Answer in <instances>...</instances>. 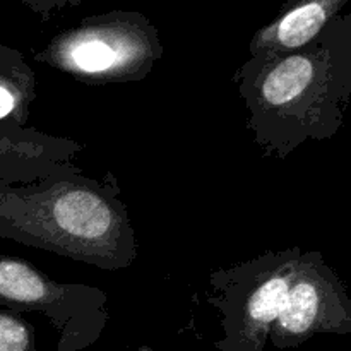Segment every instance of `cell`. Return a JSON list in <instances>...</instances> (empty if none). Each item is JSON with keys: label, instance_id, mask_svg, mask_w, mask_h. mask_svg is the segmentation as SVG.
<instances>
[{"label": "cell", "instance_id": "obj_1", "mask_svg": "<svg viewBox=\"0 0 351 351\" xmlns=\"http://www.w3.org/2000/svg\"><path fill=\"white\" fill-rule=\"evenodd\" d=\"M0 239L101 271L127 269L137 259L136 230L112 170L101 178L75 170L29 184L0 180Z\"/></svg>", "mask_w": 351, "mask_h": 351}, {"label": "cell", "instance_id": "obj_2", "mask_svg": "<svg viewBox=\"0 0 351 351\" xmlns=\"http://www.w3.org/2000/svg\"><path fill=\"white\" fill-rule=\"evenodd\" d=\"M233 82L263 156L285 160L307 141L338 132L351 96V55L324 27L293 51L250 57Z\"/></svg>", "mask_w": 351, "mask_h": 351}, {"label": "cell", "instance_id": "obj_3", "mask_svg": "<svg viewBox=\"0 0 351 351\" xmlns=\"http://www.w3.org/2000/svg\"><path fill=\"white\" fill-rule=\"evenodd\" d=\"M160 31L141 12L84 17L55 34L33 58L88 86L144 81L163 57Z\"/></svg>", "mask_w": 351, "mask_h": 351}, {"label": "cell", "instance_id": "obj_4", "mask_svg": "<svg viewBox=\"0 0 351 351\" xmlns=\"http://www.w3.org/2000/svg\"><path fill=\"white\" fill-rule=\"evenodd\" d=\"M302 249L267 250L209 273L208 304L221 315L218 351H263L280 315Z\"/></svg>", "mask_w": 351, "mask_h": 351}, {"label": "cell", "instance_id": "obj_5", "mask_svg": "<svg viewBox=\"0 0 351 351\" xmlns=\"http://www.w3.org/2000/svg\"><path fill=\"white\" fill-rule=\"evenodd\" d=\"M0 307L43 314L58 331V351H81L99 339L110 321L108 297L98 287L60 283L27 263L0 254Z\"/></svg>", "mask_w": 351, "mask_h": 351}, {"label": "cell", "instance_id": "obj_6", "mask_svg": "<svg viewBox=\"0 0 351 351\" xmlns=\"http://www.w3.org/2000/svg\"><path fill=\"white\" fill-rule=\"evenodd\" d=\"M351 332V302L319 252H302L280 315L269 332L274 348H297L315 335Z\"/></svg>", "mask_w": 351, "mask_h": 351}, {"label": "cell", "instance_id": "obj_7", "mask_svg": "<svg viewBox=\"0 0 351 351\" xmlns=\"http://www.w3.org/2000/svg\"><path fill=\"white\" fill-rule=\"evenodd\" d=\"M84 144L64 136L41 132L34 127L0 130V180L29 184L41 177L81 170L74 163Z\"/></svg>", "mask_w": 351, "mask_h": 351}, {"label": "cell", "instance_id": "obj_8", "mask_svg": "<svg viewBox=\"0 0 351 351\" xmlns=\"http://www.w3.org/2000/svg\"><path fill=\"white\" fill-rule=\"evenodd\" d=\"M341 0H290L280 16L261 27L249 45L252 58H269L311 43L326 26Z\"/></svg>", "mask_w": 351, "mask_h": 351}, {"label": "cell", "instance_id": "obj_9", "mask_svg": "<svg viewBox=\"0 0 351 351\" xmlns=\"http://www.w3.org/2000/svg\"><path fill=\"white\" fill-rule=\"evenodd\" d=\"M36 96V74L24 55L0 41V130L26 129Z\"/></svg>", "mask_w": 351, "mask_h": 351}, {"label": "cell", "instance_id": "obj_10", "mask_svg": "<svg viewBox=\"0 0 351 351\" xmlns=\"http://www.w3.org/2000/svg\"><path fill=\"white\" fill-rule=\"evenodd\" d=\"M0 351H38L31 322L0 307Z\"/></svg>", "mask_w": 351, "mask_h": 351}, {"label": "cell", "instance_id": "obj_11", "mask_svg": "<svg viewBox=\"0 0 351 351\" xmlns=\"http://www.w3.org/2000/svg\"><path fill=\"white\" fill-rule=\"evenodd\" d=\"M21 2L29 7L34 14H38L43 23H47L58 10L65 9V7L79 5L82 0H21Z\"/></svg>", "mask_w": 351, "mask_h": 351}, {"label": "cell", "instance_id": "obj_12", "mask_svg": "<svg viewBox=\"0 0 351 351\" xmlns=\"http://www.w3.org/2000/svg\"><path fill=\"white\" fill-rule=\"evenodd\" d=\"M137 351H153V350H151L149 346H141V348L137 350Z\"/></svg>", "mask_w": 351, "mask_h": 351}]
</instances>
